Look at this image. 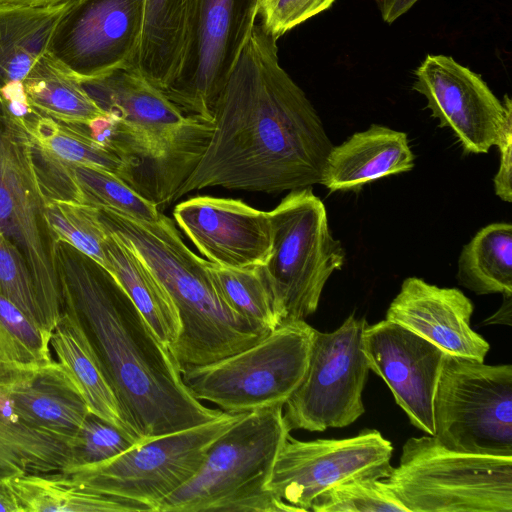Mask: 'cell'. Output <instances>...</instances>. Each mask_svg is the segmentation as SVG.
I'll return each instance as SVG.
<instances>
[{
	"label": "cell",
	"instance_id": "9",
	"mask_svg": "<svg viewBox=\"0 0 512 512\" xmlns=\"http://www.w3.org/2000/svg\"><path fill=\"white\" fill-rule=\"evenodd\" d=\"M245 414L224 412L207 423L139 442L108 461L61 473L86 489L158 512L164 499L196 475L213 442Z\"/></svg>",
	"mask_w": 512,
	"mask_h": 512
},
{
	"label": "cell",
	"instance_id": "5",
	"mask_svg": "<svg viewBox=\"0 0 512 512\" xmlns=\"http://www.w3.org/2000/svg\"><path fill=\"white\" fill-rule=\"evenodd\" d=\"M282 404L247 412L210 446L196 475L158 512H299L267 488L290 435Z\"/></svg>",
	"mask_w": 512,
	"mask_h": 512
},
{
	"label": "cell",
	"instance_id": "17",
	"mask_svg": "<svg viewBox=\"0 0 512 512\" xmlns=\"http://www.w3.org/2000/svg\"><path fill=\"white\" fill-rule=\"evenodd\" d=\"M362 346L369 369L384 380L411 424L434 436V396L446 354L387 319L366 325Z\"/></svg>",
	"mask_w": 512,
	"mask_h": 512
},
{
	"label": "cell",
	"instance_id": "31",
	"mask_svg": "<svg viewBox=\"0 0 512 512\" xmlns=\"http://www.w3.org/2000/svg\"><path fill=\"white\" fill-rule=\"evenodd\" d=\"M45 217L56 242L72 246L108 271L104 249L108 233L98 208L71 201L46 200Z\"/></svg>",
	"mask_w": 512,
	"mask_h": 512
},
{
	"label": "cell",
	"instance_id": "40",
	"mask_svg": "<svg viewBox=\"0 0 512 512\" xmlns=\"http://www.w3.org/2000/svg\"><path fill=\"white\" fill-rule=\"evenodd\" d=\"M419 0H376L382 19L393 23Z\"/></svg>",
	"mask_w": 512,
	"mask_h": 512
},
{
	"label": "cell",
	"instance_id": "36",
	"mask_svg": "<svg viewBox=\"0 0 512 512\" xmlns=\"http://www.w3.org/2000/svg\"><path fill=\"white\" fill-rule=\"evenodd\" d=\"M0 294L46 332L27 262L21 251L1 231Z\"/></svg>",
	"mask_w": 512,
	"mask_h": 512
},
{
	"label": "cell",
	"instance_id": "3",
	"mask_svg": "<svg viewBox=\"0 0 512 512\" xmlns=\"http://www.w3.org/2000/svg\"><path fill=\"white\" fill-rule=\"evenodd\" d=\"M81 83L108 115L94 123V137L123 161L125 182L158 208L171 203L203 155L213 121L185 114L133 69Z\"/></svg>",
	"mask_w": 512,
	"mask_h": 512
},
{
	"label": "cell",
	"instance_id": "13",
	"mask_svg": "<svg viewBox=\"0 0 512 512\" xmlns=\"http://www.w3.org/2000/svg\"><path fill=\"white\" fill-rule=\"evenodd\" d=\"M261 0H193L183 55L163 93L187 115L213 121L218 97L256 25Z\"/></svg>",
	"mask_w": 512,
	"mask_h": 512
},
{
	"label": "cell",
	"instance_id": "10",
	"mask_svg": "<svg viewBox=\"0 0 512 512\" xmlns=\"http://www.w3.org/2000/svg\"><path fill=\"white\" fill-rule=\"evenodd\" d=\"M434 437L446 448L512 456V366L445 356L434 396Z\"/></svg>",
	"mask_w": 512,
	"mask_h": 512
},
{
	"label": "cell",
	"instance_id": "20",
	"mask_svg": "<svg viewBox=\"0 0 512 512\" xmlns=\"http://www.w3.org/2000/svg\"><path fill=\"white\" fill-rule=\"evenodd\" d=\"M33 167L46 200L80 203L72 169L95 167L123 181L127 169L119 156L98 142L87 124L64 123L40 115L26 128Z\"/></svg>",
	"mask_w": 512,
	"mask_h": 512
},
{
	"label": "cell",
	"instance_id": "44",
	"mask_svg": "<svg viewBox=\"0 0 512 512\" xmlns=\"http://www.w3.org/2000/svg\"><path fill=\"white\" fill-rule=\"evenodd\" d=\"M2 481V480H1Z\"/></svg>",
	"mask_w": 512,
	"mask_h": 512
},
{
	"label": "cell",
	"instance_id": "33",
	"mask_svg": "<svg viewBox=\"0 0 512 512\" xmlns=\"http://www.w3.org/2000/svg\"><path fill=\"white\" fill-rule=\"evenodd\" d=\"M50 336L0 294V365L30 366L52 361Z\"/></svg>",
	"mask_w": 512,
	"mask_h": 512
},
{
	"label": "cell",
	"instance_id": "12",
	"mask_svg": "<svg viewBox=\"0 0 512 512\" xmlns=\"http://www.w3.org/2000/svg\"><path fill=\"white\" fill-rule=\"evenodd\" d=\"M366 325L352 314L333 332L315 330L305 375L283 406L290 432L346 427L362 416L370 370L362 346Z\"/></svg>",
	"mask_w": 512,
	"mask_h": 512
},
{
	"label": "cell",
	"instance_id": "26",
	"mask_svg": "<svg viewBox=\"0 0 512 512\" xmlns=\"http://www.w3.org/2000/svg\"><path fill=\"white\" fill-rule=\"evenodd\" d=\"M50 345L58 357V362L82 394L89 411L130 434L117 399L87 339L76 321L65 312L51 333Z\"/></svg>",
	"mask_w": 512,
	"mask_h": 512
},
{
	"label": "cell",
	"instance_id": "34",
	"mask_svg": "<svg viewBox=\"0 0 512 512\" xmlns=\"http://www.w3.org/2000/svg\"><path fill=\"white\" fill-rule=\"evenodd\" d=\"M313 512H408L384 479L355 478L337 483L311 503Z\"/></svg>",
	"mask_w": 512,
	"mask_h": 512
},
{
	"label": "cell",
	"instance_id": "25",
	"mask_svg": "<svg viewBox=\"0 0 512 512\" xmlns=\"http://www.w3.org/2000/svg\"><path fill=\"white\" fill-rule=\"evenodd\" d=\"M8 482L22 512H152L135 500L86 489L61 472L26 473Z\"/></svg>",
	"mask_w": 512,
	"mask_h": 512
},
{
	"label": "cell",
	"instance_id": "42",
	"mask_svg": "<svg viewBox=\"0 0 512 512\" xmlns=\"http://www.w3.org/2000/svg\"><path fill=\"white\" fill-rule=\"evenodd\" d=\"M504 301L499 310L490 318L484 321V324H507L511 325V304L512 295H503Z\"/></svg>",
	"mask_w": 512,
	"mask_h": 512
},
{
	"label": "cell",
	"instance_id": "38",
	"mask_svg": "<svg viewBox=\"0 0 512 512\" xmlns=\"http://www.w3.org/2000/svg\"><path fill=\"white\" fill-rule=\"evenodd\" d=\"M496 146L500 151V165L494 177L496 195L503 201L512 202V115L502 129Z\"/></svg>",
	"mask_w": 512,
	"mask_h": 512
},
{
	"label": "cell",
	"instance_id": "24",
	"mask_svg": "<svg viewBox=\"0 0 512 512\" xmlns=\"http://www.w3.org/2000/svg\"><path fill=\"white\" fill-rule=\"evenodd\" d=\"M107 233L104 249L108 272L120 283L169 352L180 334V320L172 300L138 255L114 234L108 230Z\"/></svg>",
	"mask_w": 512,
	"mask_h": 512
},
{
	"label": "cell",
	"instance_id": "37",
	"mask_svg": "<svg viewBox=\"0 0 512 512\" xmlns=\"http://www.w3.org/2000/svg\"><path fill=\"white\" fill-rule=\"evenodd\" d=\"M335 0H261L260 26L275 39L328 9Z\"/></svg>",
	"mask_w": 512,
	"mask_h": 512
},
{
	"label": "cell",
	"instance_id": "14",
	"mask_svg": "<svg viewBox=\"0 0 512 512\" xmlns=\"http://www.w3.org/2000/svg\"><path fill=\"white\" fill-rule=\"evenodd\" d=\"M393 445L378 430L343 439L301 441L290 435L281 447L267 488L299 512L331 486L355 479H385L392 470Z\"/></svg>",
	"mask_w": 512,
	"mask_h": 512
},
{
	"label": "cell",
	"instance_id": "39",
	"mask_svg": "<svg viewBox=\"0 0 512 512\" xmlns=\"http://www.w3.org/2000/svg\"><path fill=\"white\" fill-rule=\"evenodd\" d=\"M27 473L24 463L0 443V481Z\"/></svg>",
	"mask_w": 512,
	"mask_h": 512
},
{
	"label": "cell",
	"instance_id": "16",
	"mask_svg": "<svg viewBox=\"0 0 512 512\" xmlns=\"http://www.w3.org/2000/svg\"><path fill=\"white\" fill-rule=\"evenodd\" d=\"M413 89L427 99V108L441 127H449L466 153H487L496 146L512 115L482 77L451 56L427 55L415 70Z\"/></svg>",
	"mask_w": 512,
	"mask_h": 512
},
{
	"label": "cell",
	"instance_id": "19",
	"mask_svg": "<svg viewBox=\"0 0 512 512\" xmlns=\"http://www.w3.org/2000/svg\"><path fill=\"white\" fill-rule=\"evenodd\" d=\"M472 301L457 288H440L406 278L386 312L397 323L434 344L445 354L483 362L489 343L470 326Z\"/></svg>",
	"mask_w": 512,
	"mask_h": 512
},
{
	"label": "cell",
	"instance_id": "15",
	"mask_svg": "<svg viewBox=\"0 0 512 512\" xmlns=\"http://www.w3.org/2000/svg\"><path fill=\"white\" fill-rule=\"evenodd\" d=\"M146 0H72L47 53L80 81L133 69Z\"/></svg>",
	"mask_w": 512,
	"mask_h": 512
},
{
	"label": "cell",
	"instance_id": "35",
	"mask_svg": "<svg viewBox=\"0 0 512 512\" xmlns=\"http://www.w3.org/2000/svg\"><path fill=\"white\" fill-rule=\"evenodd\" d=\"M137 443L126 431L89 412L71 440L72 464L67 470L108 461Z\"/></svg>",
	"mask_w": 512,
	"mask_h": 512
},
{
	"label": "cell",
	"instance_id": "23",
	"mask_svg": "<svg viewBox=\"0 0 512 512\" xmlns=\"http://www.w3.org/2000/svg\"><path fill=\"white\" fill-rule=\"evenodd\" d=\"M414 156L406 133L373 124L331 149L321 184L334 191H359L382 177L410 171Z\"/></svg>",
	"mask_w": 512,
	"mask_h": 512
},
{
	"label": "cell",
	"instance_id": "1",
	"mask_svg": "<svg viewBox=\"0 0 512 512\" xmlns=\"http://www.w3.org/2000/svg\"><path fill=\"white\" fill-rule=\"evenodd\" d=\"M214 129L173 200L208 187L280 193L321 184L333 148L304 91L255 25L218 97Z\"/></svg>",
	"mask_w": 512,
	"mask_h": 512
},
{
	"label": "cell",
	"instance_id": "7",
	"mask_svg": "<svg viewBox=\"0 0 512 512\" xmlns=\"http://www.w3.org/2000/svg\"><path fill=\"white\" fill-rule=\"evenodd\" d=\"M267 213L272 251L261 269L278 327L316 311L325 283L344 264L345 252L310 187L291 190Z\"/></svg>",
	"mask_w": 512,
	"mask_h": 512
},
{
	"label": "cell",
	"instance_id": "21",
	"mask_svg": "<svg viewBox=\"0 0 512 512\" xmlns=\"http://www.w3.org/2000/svg\"><path fill=\"white\" fill-rule=\"evenodd\" d=\"M0 386L24 419L70 441L90 412L59 362L0 365Z\"/></svg>",
	"mask_w": 512,
	"mask_h": 512
},
{
	"label": "cell",
	"instance_id": "6",
	"mask_svg": "<svg viewBox=\"0 0 512 512\" xmlns=\"http://www.w3.org/2000/svg\"><path fill=\"white\" fill-rule=\"evenodd\" d=\"M385 482L408 512H512V456L454 451L411 437Z\"/></svg>",
	"mask_w": 512,
	"mask_h": 512
},
{
	"label": "cell",
	"instance_id": "28",
	"mask_svg": "<svg viewBox=\"0 0 512 512\" xmlns=\"http://www.w3.org/2000/svg\"><path fill=\"white\" fill-rule=\"evenodd\" d=\"M457 279L479 295H512V225L493 223L477 232L459 256Z\"/></svg>",
	"mask_w": 512,
	"mask_h": 512
},
{
	"label": "cell",
	"instance_id": "43",
	"mask_svg": "<svg viewBox=\"0 0 512 512\" xmlns=\"http://www.w3.org/2000/svg\"><path fill=\"white\" fill-rule=\"evenodd\" d=\"M68 0H0L3 3H11L26 6H47L54 5Z\"/></svg>",
	"mask_w": 512,
	"mask_h": 512
},
{
	"label": "cell",
	"instance_id": "8",
	"mask_svg": "<svg viewBox=\"0 0 512 512\" xmlns=\"http://www.w3.org/2000/svg\"><path fill=\"white\" fill-rule=\"evenodd\" d=\"M315 330L305 320L282 324L238 353L185 367L182 382L195 399L225 412L284 405L305 375Z\"/></svg>",
	"mask_w": 512,
	"mask_h": 512
},
{
	"label": "cell",
	"instance_id": "2",
	"mask_svg": "<svg viewBox=\"0 0 512 512\" xmlns=\"http://www.w3.org/2000/svg\"><path fill=\"white\" fill-rule=\"evenodd\" d=\"M56 262L63 312L81 328L138 442L224 414L188 392L168 350L110 272L63 242Z\"/></svg>",
	"mask_w": 512,
	"mask_h": 512
},
{
	"label": "cell",
	"instance_id": "22",
	"mask_svg": "<svg viewBox=\"0 0 512 512\" xmlns=\"http://www.w3.org/2000/svg\"><path fill=\"white\" fill-rule=\"evenodd\" d=\"M72 0L47 6L0 2V107L27 101L23 82L48 48Z\"/></svg>",
	"mask_w": 512,
	"mask_h": 512
},
{
	"label": "cell",
	"instance_id": "30",
	"mask_svg": "<svg viewBox=\"0 0 512 512\" xmlns=\"http://www.w3.org/2000/svg\"><path fill=\"white\" fill-rule=\"evenodd\" d=\"M208 268L222 298L234 312L265 332L277 327L261 265L228 268L208 261Z\"/></svg>",
	"mask_w": 512,
	"mask_h": 512
},
{
	"label": "cell",
	"instance_id": "29",
	"mask_svg": "<svg viewBox=\"0 0 512 512\" xmlns=\"http://www.w3.org/2000/svg\"><path fill=\"white\" fill-rule=\"evenodd\" d=\"M0 443L25 465L27 473L64 472L71 467V441L24 419L0 386Z\"/></svg>",
	"mask_w": 512,
	"mask_h": 512
},
{
	"label": "cell",
	"instance_id": "11",
	"mask_svg": "<svg viewBox=\"0 0 512 512\" xmlns=\"http://www.w3.org/2000/svg\"><path fill=\"white\" fill-rule=\"evenodd\" d=\"M0 231L21 251L50 335L63 314L56 244L23 126L0 119Z\"/></svg>",
	"mask_w": 512,
	"mask_h": 512
},
{
	"label": "cell",
	"instance_id": "18",
	"mask_svg": "<svg viewBox=\"0 0 512 512\" xmlns=\"http://www.w3.org/2000/svg\"><path fill=\"white\" fill-rule=\"evenodd\" d=\"M182 232L210 262L228 268L263 265L272 251L268 213L239 199L197 196L174 207Z\"/></svg>",
	"mask_w": 512,
	"mask_h": 512
},
{
	"label": "cell",
	"instance_id": "41",
	"mask_svg": "<svg viewBox=\"0 0 512 512\" xmlns=\"http://www.w3.org/2000/svg\"><path fill=\"white\" fill-rule=\"evenodd\" d=\"M8 480L0 481V512H22Z\"/></svg>",
	"mask_w": 512,
	"mask_h": 512
},
{
	"label": "cell",
	"instance_id": "4",
	"mask_svg": "<svg viewBox=\"0 0 512 512\" xmlns=\"http://www.w3.org/2000/svg\"><path fill=\"white\" fill-rule=\"evenodd\" d=\"M104 227L129 246L172 300L180 334L169 354L181 372L238 353L270 332L234 312L222 298L208 261L188 248L173 221L164 214L147 222L99 209Z\"/></svg>",
	"mask_w": 512,
	"mask_h": 512
},
{
	"label": "cell",
	"instance_id": "32",
	"mask_svg": "<svg viewBox=\"0 0 512 512\" xmlns=\"http://www.w3.org/2000/svg\"><path fill=\"white\" fill-rule=\"evenodd\" d=\"M72 174L80 203L147 222L158 220L161 214L153 202L142 197L109 171L76 166L72 169Z\"/></svg>",
	"mask_w": 512,
	"mask_h": 512
},
{
	"label": "cell",
	"instance_id": "27",
	"mask_svg": "<svg viewBox=\"0 0 512 512\" xmlns=\"http://www.w3.org/2000/svg\"><path fill=\"white\" fill-rule=\"evenodd\" d=\"M23 85L33 109L56 121L87 124L107 115L81 81L47 52L33 65Z\"/></svg>",
	"mask_w": 512,
	"mask_h": 512
}]
</instances>
